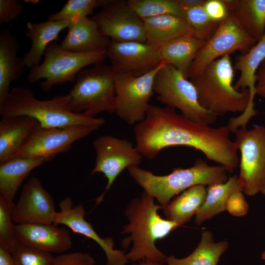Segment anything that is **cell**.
Wrapping results in <instances>:
<instances>
[{"label": "cell", "mask_w": 265, "mask_h": 265, "mask_svg": "<svg viewBox=\"0 0 265 265\" xmlns=\"http://www.w3.org/2000/svg\"><path fill=\"white\" fill-rule=\"evenodd\" d=\"M135 147L152 159L163 149L185 146L202 152L207 159L232 173L238 166V150L227 125L217 128L193 122L168 106L149 105L145 119L135 125Z\"/></svg>", "instance_id": "obj_1"}, {"label": "cell", "mask_w": 265, "mask_h": 265, "mask_svg": "<svg viewBox=\"0 0 265 265\" xmlns=\"http://www.w3.org/2000/svg\"><path fill=\"white\" fill-rule=\"evenodd\" d=\"M162 207L155 198L143 191L140 196L127 206L125 215L128 221L121 232L126 235L122 242L123 248L132 246L126 257L129 261L148 260L165 263L167 256L156 245L157 240L167 237L180 226L161 217L158 213Z\"/></svg>", "instance_id": "obj_2"}, {"label": "cell", "mask_w": 265, "mask_h": 265, "mask_svg": "<svg viewBox=\"0 0 265 265\" xmlns=\"http://www.w3.org/2000/svg\"><path fill=\"white\" fill-rule=\"evenodd\" d=\"M69 94L56 96L51 99L41 100L32 91L23 87L11 89L4 101L0 105L2 117L26 115L36 119L43 128H63L76 125L100 128L106 123L102 118L90 117L73 112L70 107Z\"/></svg>", "instance_id": "obj_3"}, {"label": "cell", "mask_w": 265, "mask_h": 265, "mask_svg": "<svg viewBox=\"0 0 265 265\" xmlns=\"http://www.w3.org/2000/svg\"><path fill=\"white\" fill-rule=\"evenodd\" d=\"M127 169L133 180L153 196L162 208L175 196L193 186L225 183L229 178L227 171L222 166L210 165L200 158L190 167L176 168L165 175L154 174L138 166H132Z\"/></svg>", "instance_id": "obj_4"}, {"label": "cell", "mask_w": 265, "mask_h": 265, "mask_svg": "<svg viewBox=\"0 0 265 265\" xmlns=\"http://www.w3.org/2000/svg\"><path fill=\"white\" fill-rule=\"evenodd\" d=\"M234 69L230 54L209 64L190 79L197 93L200 105L218 116L228 112L242 113L249 101L248 89H236L233 84Z\"/></svg>", "instance_id": "obj_5"}, {"label": "cell", "mask_w": 265, "mask_h": 265, "mask_svg": "<svg viewBox=\"0 0 265 265\" xmlns=\"http://www.w3.org/2000/svg\"><path fill=\"white\" fill-rule=\"evenodd\" d=\"M77 77L68 94L73 112L96 117L103 111L116 112L114 73L110 66L103 62L96 64L81 70Z\"/></svg>", "instance_id": "obj_6"}, {"label": "cell", "mask_w": 265, "mask_h": 265, "mask_svg": "<svg viewBox=\"0 0 265 265\" xmlns=\"http://www.w3.org/2000/svg\"><path fill=\"white\" fill-rule=\"evenodd\" d=\"M157 100L180 110L188 119L211 126L217 116L199 104L196 89L184 74L171 65L165 64L157 74L154 83Z\"/></svg>", "instance_id": "obj_7"}, {"label": "cell", "mask_w": 265, "mask_h": 265, "mask_svg": "<svg viewBox=\"0 0 265 265\" xmlns=\"http://www.w3.org/2000/svg\"><path fill=\"white\" fill-rule=\"evenodd\" d=\"M44 59L41 64L30 69L27 81L34 83L41 79L42 90L49 92L57 84L72 82L78 73L86 66L102 63L106 56V51L80 53L66 50L53 42L47 47Z\"/></svg>", "instance_id": "obj_8"}, {"label": "cell", "mask_w": 265, "mask_h": 265, "mask_svg": "<svg viewBox=\"0 0 265 265\" xmlns=\"http://www.w3.org/2000/svg\"><path fill=\"white\" fill-rule=\"evenodd\" d=\"M234 133V142L240 154L238 178L243 192L250 196H265V127L239 128Z\"/></svg>", "instance_id": "obj_9"}, {"label": "cell", "mask_w": 265, "mask_h": 265, "mask_svg": "<svg viewBox=\"0 0 265 265\" xmlns=\"http://www.w3.org/2000/svg\"><path fill=\"white\" fill-rule=\"evenodd\" d=\"M258 41L241 26L234 14L229 11L217 29L199 49L192 61L187 79L200 74L214 60L235 51L247 52Z\"/></svg>", "instance_id": "obj_10"}, {"label": "cell", "mask_w": 265, "mask_h": 265, "mask_svg": "<svg viewBox=\"0 0 265 265\" xmlns=\"http://www.w3.org/2000/svg\"><path fill=\"white\" fill-rule=\"evenodd\" d=\"M166 64L160 65L151 72L136 77L129 74H114L116 112L129 125L137 124L146 115L149 102L154 95V83L159 71Z\"/></svg>", "instance_id": "obj_11"}, {"label": "cell", "mask_w": 265, "mask_h": 265, "mask_svg": "<svg viewBox=\"0 0 265 265\" xmlns=\"http://www.w3.org/2000/svg\"><path fill=\"white\" fill-rule=\"evenodd\" d=\"M96 153L94 167L91 175L103 173L107 182L104 191L96 199V206L102 202L118 176L125 169L141 164L143 156L128 140L110 135L98 137L92 142Z\"/></svg>", "instance_id": "obj_12"}, {"label": "cell", "mask_w": 265, "mask_h": 265, "mask_svg": "<svg viewBox=\"0 0 265 265\" xmlns=\"http://www.w3.org/2000/svg\"><path fill=\"white\" fill-rule=\"evenodd\" d=\"M102 34L115 42H146L144 21L126 0H110L91 18Z\"/></svg>", "instance_id": "obj_13"}, {"label": "cell", "mask_w": 265, "mask_h": 265, "mask_svg": "<svg viewBox=\"0 0 265 265\" xmlns=\"http://www.w3.org/2000/svg\"><path fill=\"white\" fill-rule=\"evenodd\" d=\"M98 129L84 125L51 128L39 126L18 157L40 158L45 162L50 161L69 151L75 142Z\"/></svg>", "instance_id": "obj_14"}, {"label": "cell", "mask_w": 265, "mask_h": 265, "mask_svg": "<svg viewBox=\"0 0 265 265\" xmlns=\"http://www.w3.org/2000/svg\"><path fill=\"white\" fill-rule=\"evenodd\" d=\"M106 56L114 74H129L136 77L151 72L162 62L159 47L147 42L111 40Z\"/></svg>", "instance_id": "obj_15"}, {"label": "cell", "mask_w": 265, "mask_h": 265, "mask_svg": "<svg viewBox=\"0 0 265 265\" xmlns=\"http://www.w3.org/2000/svg\"><path fill=\"white\" fill-rule=\"evenodd\" d=\"M56 212L51 194L32 177L23 186L12 218L14 224H53Z\"/></svg>", "instance_id": "obj_16"}, {"label": "cell", "mask_w": 265, "mask_h": 265, "mask_svg": "<svg viewBox=\"0 0 265 265\" xmlns=\"http://www.w3.org/2000/svg\"><path fill=\"white\" fill-rule=\"evenodd\" d=\"M59 208V210L56 212L53 224L56 225H64L73 232L95 241L106 255V265H126L129 262L125 251L114 248L112 238L101 237L92 224L86 220V212L82 204L74 206L72 198L67 196L60 201Z\"/></svg>", "instance_id": "obj_17"}, {"label": "cell", "mask_w": 265, "mask_h": 265, "mask_svg": "<svg viewBox=\"0 0 265 265\" xmlns=\"http://www.w3.org/2000/svg\"><path fill=\"white\" fill-rule=\"evenodd\" d=\"M18 241L50 253L70 249L73 242L70 230L54 224H14Z\"/></svg>", "instance_id": "obj_18"}, {"label": "cell", "mask_w": 265, "mask_h": 265, "mask_svg": "<svg viewBox=\"0 0 265 265\" xmlns=\"http://www.w3.org/2000/svg\"><path fill=\"white\" fill-rule=\"evenodd\" d=\"M40 126L26 115L2 117L0 121V163L18 157Z\"/></svg>", "instance_id": "obj_19"}, {"label": "cell", "mask_w": 265, "mask_h": 265, "mask_svg": "<svg viewBox=\"0 0 265 265\" xmlns=\"http://www.w3.org/2000/svg\"><path fill=\"white\" fill-rule=\"evenodd\" d=\"M68 29L67 35L59 45L69 51L86 53L106 51L111 41L102 34L91 18L74 19Z\"/></svg>", "instance_id": "obj_20"}, {"label": "cell", "mask_w": 265, "mask_h": 265, "mask_svg": "<svg viewBox=\"0 0 265 265\" xmlns=\"http://www.w3.org/2000/svg\"><path fill=\"white\" fill-rule=\"evenodd\" d=\"M265 59V32L261 38L245 53L237 56L234 69L240 72V76L234 86L238 90L248 89L250 93L249 103L242 116L247 119L258 114L254 108V100L256 95V74Z\"/></svg>", "instance_id": "obj_21"}, {"label": "cell", "mask_w": 265, "mask_h": 265, "mask_svg": "<svg viewBox=\"0 0 265 265\" xmlns=\"http://www.w3.org/2000/svg\"><path fill=\"white\" fill-rule=\"evenodd\" d=\"M16 36L7 29L0 32V105L5 100L11 82L20 79L24 72L23 59L18 56Z\"/></svg>", "instance_id": "obj_22"}, {"label": "cell", "mask_w": 265, "mask_h": 265, "mask_svg": "<svg viewBox=\"0 0 265 265\" xmlns=\"http://www.w3.org/2000/svg\"><path fill=\"white\" fill-rule=\"evenodd\" d=\"M71 21H50L28 22L26 36L30 39L31 46L23 59L25 66L30 69L38 65L48 46L57 40L60 32L68 28Z\"/></svg>", "instance_id": "obj_23"}, {"label": "cell", "mask_w": 265, "mask_h": 265, "mask_svg": "<svg viewBox=\"0 0 265 265\" xmlns=\"http://www.w3.org/2000/svg\"><path fill=\"white\" fill-rule=\"evenodd\" d=\"M45 162L40 158L16 157L0 163V196L13 202L30 172Z\"/></svg>", "instance_id": "obj_24"}, {"label": "cell", "mask_w": 265, "mask_h": 265, "mask_svg": "<svg viewBox=\"0 0 265 265\" xmlns=\"http://www.w3.org/2000/svg\"><path fill=\"white\" fill-rule=\"evenodd\" d=\"M143 21L146 42L159 47L177 37L195 35L188 23L181 16L163 15Z\"/></svg>", "instance_id": "obj_25"}, {"label": "cell", "mask_w": 265, "mask_h": 265, "mask_svg": "<svg viewBox=\"0 0 265 265\" xmlns=\"http://www.w3.org/2000/svg\"><path fill=\"white\" fill-rule=\"evenodd\" d=\"M206 42L194 34L177 37L159 47L161 59L174 66L187 78L192 61Z\"/></svg>", "instance_id": "obj_26"}, {"label": "cell", "mask_w": 265, "mask_h": 265, "mask_svg": "<svg viewBox=\"0 0 265 265\" xmlns=\"http://www.w3.org/2000/svg\"><path fill=\"white\" fill-rule=\"evenodd\" d=\"M241 26L257 41L265 32V0H223Z\"/></svg>", "instance_id": "obj_27"}, {"label": "cell", "mask_w": 265, "mask_h": 265, "mask_svg": "<svg viewBox=\"0 0 265 265\" xmlns=\"http://www.w3.org/2000/svg\"><path fill=\"white\" fill-rule=\"evenodd\" d=\"M205 200L195 217L197 224L208 220L226 210V203L230 196L235 192L242 191L238 176L230 177L225 183L208 186Z\"/></svg>", "instance_id": "obj_28"}, {"label": "cell", "mask_w": 265, "mask_h": 265, "mask_svg": "<svg viewBox=\"0 0 265 265\" xmlns=\"http://www.w3.org/2000/svg\"><path fill=\"white\" fill-rule=\"evenodd\" d=\"M206 194L207 189L203 185L185 190L162 208L166 219L180 226L189 222L204 203Z\"/></svg>", "instance_id": "obj_29"}, {"label": "cell", "mask_w": 265, "mask_h": 265, "mask_svg": "<svg viewBox=\"0 0 265 265\" xmlns=\"http://www.w3.org/2000/svg\"><path fill=\"white\" fill-rule=\"evenodd\" d=\"M228 246L226 240L215 242L212 233L203 231L199 244L190 255L182 259L167 256L165 263L167 265H217Z\"/></svg>", "instance_id": "obj_30"}, {"label": "cell", "mask_w": 265, "mask_h": 265, "mask_svg": "<svg viewBox=\"0 0 265 265\" xmlns=\"http://www.w3.org/2000/svg\"><path fill=\"white\" fill-rule=\"evenodd\" d=\"M129 4L142 20L163 15L181 16L177 0H128Z\"/></svg>", "instance_id": "obj_31"}, {"label": "cell", "mask_w": 265, "mask_h": 265, "mask_svg": "<svg viewBox=\"0 0 265 265\" xmlns=\"http://www.w3.org/2000/svg\"><path fill=\"white\" fill-rule=\"evenodd\" d=\"M181 16L188 23L195 35L206 42L213 35L221 22L212 20L203 5L183 10Z\"/></svg>", "instance_id": "obj_32"}, {"label": "cell", "mask_w": 265, "mask_h": 265, "mask_svg": "<svg viewBox=\"0 0 265 265\" xmlns=\"http://www.w3.org/2000/svg\"><path fill=\"white\" fill-rule=\"evenodd\" d=\"M109 0H69L58 11L50 15L48 20H69L88 17L94 10L103 7Z\"/></svg>", "instance_id": "obj_33"}, {"label": "cell", "mask_w": 265, "mask_h": 265, "mask_svg": "<svg viewBox=\"0 0 265 265\" xmlns=\"http://www.w3.org/2000/svg\"><path fill=\"white\" fill-rule=\"evenodd\" d=\"M15 204L0 196V244L11 253L18 243L12 214Z\"/></svg>", "instance_id": "obj_34"}, {"label": "cell", "mask_w": 265, "mask_h": 265, "mask_svg": "<svg viewBox=\"0 0 265 265\" xmlns=\"http://www.w3.org/2000/svg\"><path fill=\"white\" fill-rule=\"evenodd\" d=\"M14 265H52V253L18 242L11 253Z\"/></svg>", "instance_id": "obj_35"}, {"label": "cell", "mask_w": 265, "mask_h": 265, "mask_svg": "<svg viewBox=\"0 0 265 265\" xmlns=\"http://www.w3.org/2000/svg\"><path fill=\"white\" fill-rule=\"evenodd\" d=\"M94 258L86 252L62 254L56 257L52 265H95Z\"/></svg>", "instance_id": "obj_36"}, {"label": "cell", "mask_w": 265, "mask_h": 265, "mask_svg": "<svg viewBox=\"0 0 265 265\" xmlns=\"http://www.w3.org/2000/svg\"><path fill=\"white\" fill-rule=\"evenodd\" d=\"M23 9V4L18 0H0V24L17 20Z\"/></svg>", "instance_id": "obj_37"}, {"label": "cell", "mask_w": 265, "mask_h": 265, "mask_svg": "<svg viewBox=\"0 0 265 265\" xmlns=\"http://www.w3.org/2000/svg\"><path fill=\"white\" fill-rule=\"evenodd\" d=\"M249 206L242 191H236L229 197L226 203V210L235 216H243L247 214Z\"/></svg>", "instance_id": "obj_38"}, {"label": "cell", "mask_w": 265, "mask_h": 265, "mask_svg": "<svg viewBox=\"0 0 265 265\" xmlns=\"http://www.w3.org/2000/svg\"><path fill=\"white\" fill-rule=\"evenodd\" d=\"M203 6L208 16L215 21H222L229 12L223 0H206Z\"/></svg>", "instance_id": "obj_39"}, {"label": "cell", "mask_w": 265, "mask_h": 265, "mask_svg": "<svg viewBox=\"0 0 265 265\" xmlns=\"http://www.w3.org/2000/svg\"><path fill=\"white\" fill-rule=\"evenodd\" d=\"M255 77L256 95L265 98V59L258 69Z\"/></svg>", "instance_id": "obj_40"}, {"label": "cell", "mask_w": 265, "mask_h": 265, "mask_svg": "<svg viewBox=\"0 0 265 265\" xmlns=\"http://www.w3.org/2000/svg\"><path fill=\"white\" fill-rule=\"evenodd\" d=\"M0 265H14L11 253L1 244H0Z\"/></svg>", "instance_id": "obj_41"}, {"label": "cell", "mask_w": 265, "mask_h": 265, "mask_svg": "<svg viewBox=\"0 0 265 265\" xmlns=\"http://www.w3.org/2000/svg\"><path fill=\"white\" fill-rule=\"evenodd\" d=\"M181 11L194 6L204 5L206 0H177Z\"/></svg>", "instance_id": "obj_42"}, {"label": "cell", "mask_w": 265, "mask_h": 265, "mask_svg": "<svg viewBox=\"0 0 265 265\" xmlns=\"http://www.w3.org/2000/svg\"><path fill=\"white\" fill-rule=\"evenodd\" d=\"M132 265H163V264L158 262L143 260L138 263H134Z\"/></svg>", "instance_id": "obj_43"}, {"label": "cell", "mask_w": 265, "mask_h": 265, "mask_svg": "<svg viewBox=\"0 0 265 265\" xmlns=\"http://www.w3.org/2000/svg\"><path fill=\"white\" fill-rule=\"evenodd\" d=\"M39 1V0H25V2H28L32 4H37Z\"/></svg>", "instance_id": "obj_44"}, {"label": "cell", "mask_w": 265, "mask_h": 265, "mask_svg": "<svg viewBox=\"0 0 265 265\" xmlns=\"http://www.w3.org/2000/svg\"><path fill=\"white\" fill-rule=\"evenodd\" d=\"M261 257L263 260H265V250L262 254Z\"/></svg>", "instance_id": "obj_45"}]
</instances>
